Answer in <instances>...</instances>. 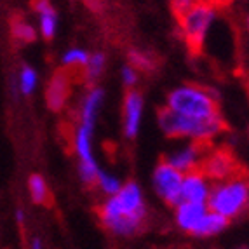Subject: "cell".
Segmentation results:
<instances>
[{"instance_id": "6da1fadb", "label": "cell", "mask_w": 249, "mask_h": 249, "mask_svg": "<svg viewBox=\"0 0 249 249\" xmlns=\"http://www.w3.org/2000/svg\"><path fill=\"white\" fill-rule=\"evenodd\" d=\"M98 218L103 229L113 235H136L146 220V204L142 187L134 181L124 183L115 196L105 197L98 206Z\"/></svg>"}, {"instance_id": "7a4b0ae2", "label": "cell", "mask_w": 249, "mask_h": 249, "mask_svg": "<svg viewBox=\"0 0 249 249\" xmlns=\"http://www.w3.org/2000/svg\"><path fill=\"white\" fill-rule=\"evenodd\" d=\"M157 121L164 134L171 140H190L204 145H213V142L225 131V121L221 113L209 119H190L178 115L164 107L159 110Z\"/></svg>"}, {"instance_id": "3957f363", "label": "cell", "mask_w": 249, "mask_h": 249, "mask_svg": "<svg viewBox=\"0 0 249 249\" xmlns=\"http://www.w3.org/2000/svg\"><path fill=\"white\" fill-rule=\"evenodd\" d=\"M164 107L190 119H209L220 115L216 92L199 84H183L179 88H175L167 94Z\"/></svg>"}, {"instance_id": "277c9868", "label": "cell", "mask_w": 249, "mask_h": 249, "mask_svg": "<svg viewBox=\"0 0 249 249\" xmlns=\"http://www.w3.org/2000/svg\"><path fill=\"white\" fill-rule=\"evenodd\" d=\"M208 208L225 216L229 221L241 216L249 208V178L244 171L220 181H213Z\"/></svg>"}, {"instance_id": "5b68a950", "label": "cell", "mask_w": 249, "mask_h": 249, "mask_svg": "<svg viewBox=\"0 0 249 249\" xmlns=\"http://www.w3.org/2000/svg\"><path fill=\"white\" fill-rule=\"evenodd\" d=\"M216 11L218 9L209 0H199L194 5L176 14L179 34L194 54L200 53L202 46L206 44L209 30L216 19Z\"/></svg>"}, {"instance_id": "8992f818", "label": "cell", "mask_w": 249, "mask_h": 249, "mask_svg": "<svg viewBox=\"0 0 249 249\" xmlns=\"http://www.w3.org/2000/svg\"><path fill=\"white\" fill-rule=\"evenodd\" d=\"M94 125L96 122L77 121V125L73 129V138H71V145H73V152L77 155V164H79L80 181L86 187H94L98 173L101 171L94 159V152H92Z\"/></svg>"}, {"instance_id": "52a82bcc", "label": "cell", "mask_w": 249, "mask_h": 249, "mask_svg": "<svg viewBox=\"0 0 249 249\" xmlns=\"http://www.w3.org/2000/svg\"><path fill=\"white\" fill-rule=\"evenodd\" d=\"M152 183H154L155 194L169 206H176L181 200V183L183 173L178 171L175 166L162 159L154 169L152 175Z\"/></svg>"}, {"instance_id": "ba28073f", "label": "cell", "mask_w": 249, "mask_h": 249, "mask_svg": "<svg viewBox=\"0 0 249 249\" xmlns=\"http://www.w3.org/2000/svg\"><path fill=\"white\" fill-rule=\"evenodd\" d=\"M200 171L208 176L211 181H220V179L229 178V176L235 175L239 171H242L239 167L235 155L225 146H209L204 160L200 164Z\"/></svg>"}, {"instance_id": "9c48e42d", "label": "cell", "mask_w": 249, "mask_h": 249, "mask_svg": "<svg viewBox=\"0 0 249 249\" xmlns=\"http://www.w3.org/2000/svg\"><path fill=\"white\" fill-rule=\"evenodd\" d=\"M181 143L175 145L169 150L164 157V160H167L171 166H175L178 171L190 173V171L200 169V164L204 160V155L208 152V148L211 145H204L199 142H190V140H179Z\"/></svg>"}, {"instance_id": "30bf717a", "label": "cell", "mask_w": 249, "mask_h": 249, "mask_svg": "<svg viewBox=\"0 0 249 249\" xmlns=\"http://www.w3.org/2000/svg\"><path fill=\"white\" fill-rule=\"evenodd\" d=\"M143 112H145V100L142 92L136 89H129L122 103V127H124L125 138L133 140L138 136L142 127Z\"/></svg>"}, {"instance_id": "8fae6325", "label": "cell", "mask_w": 249, "mask_h": 249, "mask_svg": "<svg viewBox=\"0 0 249 249\" xmlns=\"http://www.w3.org/2000/svg\"><path fill=\"white\" fill-rule=\"evenodd\" d=\"M71 94V71L70 70H59L51 77L46 91L47 107L53 112H61L67 107L68 100Z\"/></svg>"}, {"instance_id": "7c38bea8", "label": "cell", "mask_w": 249, "mask_h": 249, "mask_svg": "<svg viewBox=\"0 0 249 249\" xmlns=\"http://www.w3.org/2000/svg\"><path fill=\"white\" fill-rule=\"evenodd\" d=\"M211 187H213V181L200 169L185 173L181 183V200L208 204Z\"/></svg>"}, {"instance_id": "4fadbf2b", "label": "cell", "mask_w": 249, "mask_h": 249, "mask_svg": "<svg viewBox=\"0 0 249 249\" xmlns=\"http://www.w3.org/2000/svg\"><path fill=\"white\" fill-rule=\"evenodd\" d=\"M208 209H209L208 204L179 200L175 206V221H176V225H178V229L192 235Z\"/></svg>"}, {"instance_id": "5bb4252c", "label": "cell", "mask_w": 249, "mask_h": 249, "mask_svg": "<svg viewBox=\"0 0 249 249\" xmlns=\"http://www.w3.org/2000/svg\"><path fill=\"white\" fill-rule=\"evenodd\" d=\"M35 13L38 16V32L44 38L51 40L58 30V16L49 0H34Z\"/></svg>"}, {"instance_id": "9a60e30c", "label": "cell", "mask_w": 249, "mask_h": 249, "mask_svg": "<svg viewBox=\"0 0 249 249\" xmlns=\"http://www.w3.org/2000/svg\"><path fill=\"white\" fill-rule=\"evenodd\" d=\"M227 225H229V220H227L225 216H221V214H218V213L208 209L206 214L202 216V220H200L199 225L196 227V230H194L192 235L199 237V239L218 235V233L223 232V230L227 229Z\"/></svg>"}, {"instance_id": "2e32d148", "label": "cell", "mask_w": 249, "mask_h": 249, "mask_svg": "<svg viewBox=\"0 0 249 249\" xmlns=\"http://www.w3.org/2000/svg\"><path fill=\"white\" fill-rule=\"evenodd\" d=\"M105 65H107V59H105V54L101 53H96V54H91L86 63V67L82 68V79L86 84L89 86H96L100 77L103 75L105 71Z\"/></svg>"}, {"instance_id": "e0dca14e", "label": "cell", "mask_w": 249, "mask_h": 249, "mask_svg": "<svg viewBox=\"0 0 249 249\" xmlns=\"http://www.w3.org/2000/svg\"><path fill=\"white\" fill-rule=\"evenodd\" d=\"M28 192H30V197L34 200L35 204L38 206H47L51 202V192L49 187H47V181L46 178L42 175H32L28 178Z\"/></svg>"}, {"instance_id": "ac0fdd59", "label": "cell", "mask_w": 249, "mask_h": 249, "mask_svg": "<svg viewBox=\"0 0 249 249\" xmlns=\"http://www.w3.org/2000/svg\"><path fill=\"white\" fill-rule=\"evenodd\" d=\"M11 34H13L14 40L19 44H28L37 38V30L34 28V25L19 16L13 18L11 21Z\"/></svg>"}, {"instance_id": "d6986e66", "label": "cell", "mask_w": 249, "mask_h": 249, "mask_svg": "<svg viewBox=\"0 0 249 249\" xmlns=\"http://www.w3.org/2000/svg\"><path fill=\"white\" fill-rule=\"evenodd\" d=\"M38 84V75L35 71L34 67L30 65H23L19 70V75H18V89L23 96H30L34 94L35 89H37Z\"/></svg>"}, {"instance_id": "ffe728a7", "label": "cell", "mask_w": 249, "mask_h": 249, "mask_svg": "<svg viewBox=\"0 0 249 249\" xmlns=\"http://www.w3.org/2000/svg\"><path fill=\"white\" fill-rule=\"evenodd\" d=\"M89 56H91V54H89L88 51L80 49V47H71V49H68L67 53L63 54V58H61L63 68L70 71L82 70V68L86 67V63H88Z\"/></svg>"}, {"instance_id": "44dd1931", "label": "cell", "mask_w": 249, "mask_h": 249, "mask_svg": "<svg viewBox=\"0 0 249 249\" xmlns=\"http://www.w3.org/2000/svg\"><path fill=\"white\" fill-rule=\"evenodd\" d=\"M122 185H124V183L117 178L115 175L107 173V171H100V173H98V178H96L94 188H98L105 197H112L121 190Z\"/></svg>"}, {"instance_id": "7402d4cb", "label": "cell", "mask_w": 249, "mask_h": 249, "mask_svg": "<svg viewBox=\"0 0 249 249\" xmlns=\"http://www.w3.org/2000/svg\"><path fill=\"white\" fill-rule=\"evenodd\" d=\"M127 61L131 67H134L138 71H152L155 67V59L152 54L140 49H131L127 54Z\"/></svg>"}, {"instance_id": "603a6c76", "label": "cell", "mask_w": 249, "mask_h": 249, "mask_svg": "<svg viewBox=\"0 0 249 249\" xmlns=\"http://www.w3.org/2000/svg\"><path fill=\"white\" fill-rule=\"evenodd\" d=\"M121 77H122V84H124L125 88L134 89V86H136L138 80H140V71L134 67H131V65H125L121 70Z\"/></svg>"}, {"instance_id": "cb8c5ba5", "label": "cell", "mask_w": 249, "mask_h": 249, "mask_svg": "<svg viewBox=\"0 0 249 249\" xmlns=\"http://www.w3.org/2000/svg\"><path fill=\"white\" fill-rule=\"evenodd\" d=\"M169 2L171 7H173V13L178 14L181 11H185L187 7H190V5H194L196 2H199V0H169Z\"/></svg>"}, {"instance_id": "d4e9b609", "label": "cell", "mask_w": 249, "mask_h": 249, "mask_svg": "<svg viewBox=\"0 0 249 249\" xmlns=\"http://www.w3.org/2000/svg\"><path fill=\"white\" fill-rule=\"evenodd\" d=\"M209 2H211L216 9H223V7H229V5H232L235 0H209Z\"/></svg>"}, {"instance_id": "484cf974", "label": "cell", "mask_w": 249, "mask_h": 249, "mask_svg": "<svg viewBox=\"0 0 249 249\" xmlns=\"http://www.w3.org/2000/svg\"><path fill=\"white\" fill-rule=\"evenodd\" d=\"M242 75H244L246 82H248V86H249V54L246 56L244 63H242Z\"/></svg>"}, {"instance_id": "4316f807", "label": "cell", "mask_w": 249, "mask_h": 249, "mask_svg": "<svg viewBox=\"0 0 249 249\" xmlns=\"http://www.w3.org/2000/svg\"><path fill=\"white\" fill-rule=\"evenodd\" d=\"M28 249H46V248H44V242H42V239L35 237V239H32V242H30Z\"/></svg>"}, {"instance_id": "83f0119b", "label": "cell", "mask_w": 249, "mask_h": 249, "mask_svg": "<svg viewBox=\"0 0 249 249\" xmlns=\"http://www.w3.org/2000/svg\"><path fill=\"white\" fill-rule=\"evenodd\" d=\"M16 221L19 225L25 223V211H23V209H18V211H16Z\"/></svg>"}, {"instance_id": "f1b7e54d", "label": "cell", "mask_w": 249, "mask_h": 249, "mask_svg": "<svg viewBox=\"0 0 249 249\" xmlns=\"http://www.w3.org/2000/svg\"><path fill=\"white\" fill-rule=\"evenodd\" d=\"M244 25H246V32H248V34H249V14H248V16H246Z\"/></svg>"}, {"instance_id": "f546056e", "label": "cell", "mask_w": 249, "mask_h": 249, "mask_svg": "<svg viewBox=\"0 0 249 249\" xmlns=\"http://www.w3.org/2000/svg\"><path fill=\"white\" fill-rule=\"evenodd\" d=\"M239 249H248V248H239Z\"/></svg>"}]
</instances>
